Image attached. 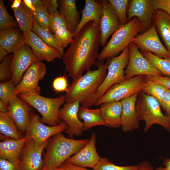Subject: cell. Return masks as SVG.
Masks as SVG:
<instances>
[{
    "label": "cell",
    "instance_id": "44",
    "mask_svg": "<svg viewBox=\"0 0 170 170\" xmlns=\"http://www.w3.org/2000/svg\"><path fill=\"white\" fill-rule=\"evenodd\" d=\"M43 8L45 9L49 15L55 13L59 12L58 10L59 8L58 0H42Z\"/></svg>",
    "mask_w": 170,
    "mask_h": 170
},
{
    "label": "cell",
    "instance_id": "17",
    "mask_svg": "<svg viewBox=\"0 0 170 170\" xmlns=\"http://www.w3.org/2000/svg\"><path fill=\"white\" fill-rule=\"evenodd\" d=\"M80 104L79 100L65 102L59 110V117L67 124L68 128L65 132L70 138L72 139L74 136H81L84 131L83 123L78 116Z\"/></svg>",
    "mask_w": 170,
    "mask_h": 170
},
{
    "label": "cell",
    "instance_id": "28",
    "mask_svg": "<svg viewBox=\"0 0 170 170\" xmlns=\"http://www.w3.org/2000/svg\"><path fill=\"white\" fill-rule=\"evenodd\" d=\"M78 116L83 121L84 131L97 126L107 127L102 117L100 108L93 109L80 106Z\"/></svg>",
    "mask_w": 170,
    "mask_h": 170
},
{
    "label": "cell",
    "instance_id": "39",
    "mask_svg": "<svg viewBox=\"0 0 170 170\" xmlns=\"http://www.w3.org/2000/svg\"><path fill=\"white\" fill-rule=\"evenodd\" d=\"M49 16L44 8H38L34 12L33 18V21L40 26L51 33L49 26Z\"/></svg>",
    "mask_w": 170,
    "mask_h": 170
},
{
    "label": "cell",
    "instance_id": "31",
    "mask_svg": "<svg viewBox=\"0 0 170 170\" xmlns=\"http://www.w3.org/2000/svg\"><path fill=\"white\" fill-rule=\"evenodd\" d=\"M144 57L162 74L170 76V59L158 57L149 51L141 50Z\"/></svg>",
    "mask_w": 170,
    "mask_h": 170
},
{
    "label": "cell",
    "instance_id": "50",
    "mask_svg": "<svg viewBox=\"0 0 170 170\" xmlns=\"http://www.w3.org/2000/svg\"><path fill=\"white\" fill-rule=\"evenodd\" d=\"M34 7L36 9L38 8H43V3L41 0H31Z\"/></svg>",
    "mask_w": 170,
    "mask_h": 170
},
{
    "label": "cell",
    "instance_id": "13",
    "mask_svg": "<svg viewBox=\"0 0 170 170\" xmlns=\"http://www.w3.org/2000/svg\"><path fill=\"white\" fill-rule=\"evenodd\" d=\"M141 50L154 53L161 58L170 59V54L159 37L155 24L143 33L136 35L132 40Z\"/></svg>",
    "mask_w": 170,
    "mask_h": 170
},
{
    "label": "cell",
    "instance_id": "46",
    "mask_svg": "<svg viewBox=\"0 0 170 170\" xmlns=\"http://www.w3.org/2000/svg\"><path fill=\"white\" fill-rule=\"evenodd\" d=\"M147 76L149 80L159 83L170 90V76L151 75Z\"/></svg>",
    "mask_w": 170,
    "mask_h": 170
},
{
    "label": "cell",
    "instance_id": "26",
    "mask_svg": "<svg viewBox=\"0 0 170 170\" xmlns=\"http://www.w3.org/2000/svg\"><path fill=\"white\" fill-rule=\"evenodd\" d=\"M102 11L103 7L100 1L94 0H86L84 8L81 11L82 16L73 35L74 37L88 22L94 21L100 22Z\"/></svg>",
    "mask_w": 170,
    "mask_h": 170
},
{
    "label": "cell",
    "instance_id": "52",
    "mask_svg": "<svg viewBox=\"0 0 170 170\" xmlns=\"http://www.w3.org/2000/svg\"><path fill=\"white\" fill-rule=\"evenodd\" d=\"M8 53L7 51L0 46V61L2 62L7 56Z\"/></svg>",
    "mask_w": 170,
    "mask_h": 170
},
{
    "label": "cell",
    "instance_id": "34",
    "mask_svg": "<svg viewBox=\"0 0 170 170\" xmlns=\"http://www.w3.org/2000/svg\"><path fill=\"white\" fill-rule=\"evenodd\" d=\"M122 25L128 22L127 11L129 0H108Z\"/></svg>",
    "mask_w": 170,
    "mask_h": 170
},
{
    "label": "cell",
    "instance_id": "22",
    "mask_svg": "<svg viewBox=\"0 0 170 170\" xmlns=\"http://www.w3.org/2000/svg\"><path fill=\"white\" fill-rule=\"evenodd\" d=\"M31 139L26 136L19 139L7 138L0 142V158L19 164L22 149Z\"/></svg>",
    "mask_w": 170,
    "mask_h": 170
},
{
    "label": "cell",
    "instance_id": "38",
    "mask_svg": "<svg viewBox=\"0 0 170 170\" xmlns=\"http://www.w3.org/2000/svg\"><path fill=\"white\" fill-rule=\"evenodd\" d=\"M15 85L11 80L0 83V100L8 106L14 94Z\"/></svg>",
    "mask_w": 170,
    "mask_h": 170
},
{
    "label": "cell",
    "instance_id": "30",
    "mask_svg": "<svg viewBox=\"0 0 170 170\" xmlns=\"http://www.w3.org/2000/svg\"><path fill=\"white\" fill-rule=\"evenodd\" d=\"M12 10L21 31L23 32L32 31L34 22V12L25 5L23 0L19 8Z\"/></svg>",
    "mask_w": 170,
    "mask_h": 170
},
{
    "label": "cell",
    "instance_id": "43",
    "mask_svg": "<svg viewBox=\"0 0 170 170\" xmlns=\"http://www.w3.org/2000/svg\"><path fill=\"white\" fill-rule=\"evenodd\" d=\"M155 10H161L166 12L170 17V0H152Z\"/></svg>",
    "mask_w": 170,
    "mask_h": 170
},
{
    "label": "cell",
    "instance_id": "20",
    "mask_svg": "<svg viewBox=\"0 0 170 170\" xmlns=\"http://www.w3.org/2000/svg\"><path fill=\"white\" fill-rule=\"evenodd\" d=\"M8 107V112L19 130L21 133L26 132L29 124L32 107L16 95L11 98Z\"/></svg>",
    "mask_w": 170,
    "mask_h": 170
},
{
    "label": "cell",
    "instance_id": "35",
    "mask_svg": "<svg viewBox=\"0 0 170 170\" xmlns=\"http://www.w3.org/2000/svg\"><path fill=\"white\" fill-rule=\"evenodd\" d=\"M11 27H19L16 20L8 12L3 0H0V29L3 30Z\"/></svg>",
    "mask_w": 170,
    "mask_h": 170
},
{
    "label": "cell",
    "instance_id": "6",
    "mask_svg": "<svg viewBox=\"0 0 170 170\" xmlns=\"http://www.w3.org/2000/svg\"><path fill=\"white\" fill-rule=\"evenodd\" d=\"M18 96L35 109L41 115V121L50 126L59 124L61 122L59 116L60 106L65 102V96L49 98L39 94L23 93Z\"/></svg>",
    "mask_w": 170,
    "mask_h": 170
},
{
    "label": "cell",
    "instance_id": "48",
    "mask_svg": "<svg viewBox=\"0 0 170 170\" xmlns=\"http://www.w3.org/2000/svg\"><path fill=\"white\" fill-rule=\"evenodd\" d=\"M54 170H94L87 169L85 168L77 166L66 162H65Z\"/></svg>",
    "mask_w": 170,
    "mask_h": 170
},
{
    "label": "cell",
    "instance_id": "41",
    "mask_svg": "<svg viewBox=\"0 0 170 170\" xmlns=\"http://www.w3.org/2000/svg\"><path fill=\"white\" fill-rule=\"evenodd\" d=\"M63 26L67 27L64 18L59 12L50 15L49 26L52 34H54L58 28Z\"/></svg>",
    "mask_w": 170,
    "mask_h": 170
},
{
    "label": "cell",
    "instance_id": "47",
    "mask_svg": "<svg viewBox=\"0 0 170 170\" xmlns=\"http://www.w3.org/2000/svg\"><path fill=\"white\" fill-rule=\"evenodd\" d=\"M0 170H19V164L0 158Z\"/></svg>",
    "mask_w": 170,
    "mask_h": 170
},
{
    "label": "cell",
    "instance_id": "36",
    "mask_svg": "<svg viewBox=\"0 0 170 170\" xmlns=\"http://www.w3.org/2000/svg\"><path fill=\"white\" fill-rule=\"evenodd\" d=\"M138 165L120 166L116 165L105 158H101L93 169L94 170H138Z\"/></svg>",
    "mask_w": 170,
    "mask_h": 170
},
{
    "label": "cell",
    "instance_id": "4",
    "mask_svg": "<svg viewBox=\"0 0 170 170\" xmlns=\"http://www.w3.org/2000/svg\"><path fill=\"white\" fill-rule=\"evenodd\" d=\"M143 31L142 25L136 17L122 25L112 35L109 42L99 54L98 60H102L116 56L128 47L138 33Z\"/></svg>",
    "mask_w": 170,
    "mask_h": 170
},
{
    "label": "cell",
    "instance_id": "1",
    "mask_svg": "<svg viewBox=\"0 0 170 170\" xmlns=\"http://www.w3.org/2000/svg\"><path fill=\"white\" fill-rule=\"evenodd\" d=\"M100 37V22L91 21L74 37L62 56L66 71L73 80L78 79L95 64Z\"/></svg>",
    "mask_w": 170,
    "mask_h": 170
},
{
    "label": "cell",
    "instance_id": "11",
    "mask_svg": "<svg viewBox=\"0 0 170 170\" xmlns=\"http://www.w3.org/2000/svg\"><path fill=\"white\" fill-rule=\"evenodd\" d=\"M49 139L39 144L31 139L24 146L19 162V170H41L44 166L42 154Z\"/></svg>",
    "mask_w": 170,
    "mask_h": 170
},
{
    "label": "cell",
    "instance_id": "27",
    "mask_svg": "<svg viewBox=\"0 0 170 170\" xmlns=\"http://www.w3.org/2000/svg\"><path fill=\"white\" fill-rule=\"evenodd\" d=\"M153 19L157 32L170 54V17L165 11L157 10L154 14Z\"/></svg>",
    "mask_w": 170,
    "mask_h": 170
},
{
    "label": "cell",
    "instance_id": "21",
    "mask_svg": "<svg viewBox=\"0 0 170 170\" xmlns=\"http://www.w3.org/2000/svg\"><path fill=\"white\" fill-rule=\"evenodd\" d=\"M139 93L121 101L122 105V129L123 132H132L139 127V121L136 111V105Z\"/></svg>",
    "mask_w": 170,
    "mask_h": 170
},
{
    "label": "cell",
    "instance_id": "55",
    "mask_svg": "<svg viewBox=\"0 0 170 170\" xmlns=\"http://www.w3.org/2000/svg\"><path fill=\"white\" fill-rule=\"evenodd\" d=\"M23 1L25 5L33 12L35 11L36 9L34 7L31 0H23Z\"/></svg>",
    "mask_w": 170,
    "mask_h": 170
},
{
    "label": "cell",
    "instance_id": "32",
    "mask_svg": "<svg viewBox=\"0 0 170 170\" xmlns=\"http://www.w3.org/2000/svg\"><path fill=\"white\" fill-rule=\"evenodd\" d=\"M32 31L47 44L56 49L63 56L64 48L57 42L53 34L42 28L34 21Z\"/></svg>",
    "mask_w": 170,
    "mask_h": 170
},
{
    "label": "cell",
    "instance_id": "12",
    "mask_svg": "<svg viewBox=\"0 0 170 170\" xmlns=\"http://www.w3.org/2000/svg\"><path fill=\"white\" fill-rule=\"evenodd\" d=\"M46 72V67L42 62L32 65L25 72L20 82L15 86L14 95H18L23 93L40 94L39 82L44 78Z\"/></svg>",
    "mask_w": 170,
    "mask_h": 170
},
{
    "label": "cell",
    "instance_id": "18",
    "mask_svg": "<svg viewBox=\"0 0 170 170\" xmlns=\"http://www.w3.org/2000/svg\"><path fill=\"white\" fill-rule=\"evenodd\" d=\"M96 142V134L92 133L86 145L66 162L79 167L93 169L101 158L97 151Z\"/></svg>",
    "mask_w": 170,
    "mask_h": 170
},
{
    "label": "cell",
    "instance_id": "42",
    "mask_svg": "<svg viewBox=\"0 0 170 170\" xmlns=\"http://www.w3.org/2000/svg\"><path fill=\"white\" fill-rule=\"evenodd\" d=\"M69 86L67 77L65 75L56 77L54 80L52 84L53 88L56 93L63 92L66 93Z\"/></svg>",
    "mask_w": 170,
    "mask_h": 170
},
{
    "label": "cell",
    "instance_id": "23",
    "mask_svg": "<svg viewBox=\"0 0 170 170\" xmlns=\"http://www.w3.org/2000/svg\"><path fill=\"white\" fill-rule=\"evenodd\" d=\"M25 43L23 32L20 27H11L0 31V46L8 54H13Z\"/></svg>",
    "mask_w": 170,
    "mask_h": 170
},
{
    "label": "cell",
    "instance_id": "3",
    "mask_svg": "<svg viewBox=\"0 0 170 170\" xmlns=\"http://www.w3.org/2000/svg\"><path fill=\"white\" fill-rule=\"evenodd\" d=\"M88 140L87 139L76 140L67 138L62 133L54 136L47 146L44 166L55 169L83 147Z\"/></svg>",
    "mask_w": 170,
    "mask_h": 170
},
{
    "label": "cell",
    "instance_id": "45",
    "mask_svg": "<svg viewBox=\"0 0 170 170\" xmlns=\"http://www.w3.org/2000/svg\"><path fill=\"white\" fill-rule=\"evenodd\" d=\"M160 105L165 111V115L170 119V90H166Z\"/></svg>",
    "mask_w": 170,
    "mask_h": 170
},
{
    "label": "cell",
    "instance_id": "10",
    "mask_svg": "<svg viewBox=\"0 0 170 170\" xmlns=\"http://www.w3.org/2000/svg\"><path fill=\"white\" fill-rule=\"evenodd\" d=\"M129 47V60L125 70V80L142 75L163 76V74L144 57L135 44L131 42Z\"/></svg>",
    "mask_w": 170,
    "mask_h": 170
},
{
    "label": "cell",
    "instance_id": "15",
    "mask_svg": "<svg viewBox=\"0 0 170 170\" xmlns=\"http://www.w3.org/2000/svg\"><path fill=\"white\" fill-rule=\"evenodd\" d=\"M25 43L29 45L39 61L54 62L62 57L54 48L48 45L32 31L24 32Z\"/></svg>",
    "mask_w": 170,
    "mask_h": 170
},
{
    "label": "cell",
    "instance_id": "25",
    "mask_svg": "<svg viewBox=\"0 0 170 170\" xmlns=\"http://www.w3.org/2000/svg\"><path fill=\"white\" fill-rule=\"evenodd\" d=\"M100 106L102 117L107 127L114 128L120 127L122 112L121 101L106 102Z\"/></svg>",
    "mask_w": 170,
    "mask_h": 170
},
{
    "label": "cell",
    "instance_id": "14",
    "mask_svg": "<svg viewBox=\"0 0 170 170\" xmlns=\"http://www.w3.org/2000/svg\"><path fill=\"white\" fill-rule=\"evenodd\" d=\"M10 66L11 81L15 85L21 81L27 70L32 65L39 61L30 47L25 44L13 54Z\"/></svg>",
    "mask_w": 170,
    "mask_h": 170
},
{
    "label": "cell",
    "instance_id": "54",
    "mask_svg": "<svg viewBox=\"0 0 170 170\" xmlns=\"http://www.w3.org/2000/svg\"><path fill=\"white\" fill-rule=\"evenodd\" d=\"M22 1V0L11 1L12 2V4L11 6V9H12L19 8L20 5Z\"/></svg>",
    "mask_w": 170,
    "mask_h": 170
},
{
    "label": "cell",
    "instance_id": "51",
    "mask_svg": "<svg viewBox=\"0 0 170 170\" xmlns=\"http://www.w3.org/2000/svg\"><path fill=\"white\" fill-rule=\"evenodd\" d=\"M162 164L165 166L162 167V170H170V158H164Z\"/></svg>",
    "mask_w": 170,
    "mask_h": 170
},
{
    "label": "cell",
    "instance_id": "16",
    "mask_svg": "<svg viewBox=\"0 0 170 170\" xmlns=\"http://www.w3.org/2000/svg\"><path fill=\"white\" fill-rule=\"evenodd\" d=\"M156 11L152 0H129L127 11L128 22L137 17L142 24L144 32L152 26Z\"/></svg>",
    "mask_w": 170,
    "mask_h": 170
},
{
    "label": "cell",
    "instance_id": "49",
    "mask_svg": "<svg viewBox=\"0 0 170 170\" xmlns=\"http://www.w3.org/2000/svg\"><path fill=\"white\" fill-rule=\"evenodd\" d=\"M138 165L139 167L138 170H162V167L155 169L151 164L147 161H143Z\"/></svg>",
    "mask_w": 170,
    "mask_h": 170
},
{
    "label": "cell",
    "instance_id": "37",
    "mask_svg": "<svg viewBox=\"0 0 170 170\" xmlns=\"http://www.w3.org/2000/svg\"><path fill=\"white\" fill-rule=\"evenodd\" d=\"M53 34L57 42L63 48L70 44L74 38L73 34L67 27L64 26L58 28Z\"/></svg>",
    "mask_w": 170,
    "mask_h": 170
},
{
    "label": "cell",
    "instance_id": "56",
    "mask_svg": "<svg viewBox=\"0 0 170 170\" xmlns=\"http://www.w3.org/2000/svg\"><path fill=\"white\" fill-rule=\"evenodd\" d=\"M41 170H54V169H52L44 166L42 168Z\"/></svg>",
    "mask_w": 170,
    "mask_h": 170
},
{
    "label": "cell",
    "instance_id": "29",
    "mask_svg": "<svg viewBox=\"0 0 170 170\" xmlns=\"http://www.w3.org/2000/svg\"><path fill=\"white\" fill-rule=\"evenodd\" d=\"M0 132L1 134L15 139L23 137L8 112H0Z\"/></svg>",
    "mask_w": 170,
    "mask_h": 170
},
{
    "label": "cell",
    "instance_id": "7",
    "mask_svg": "<svg viewBox=\"0 0 170 170\" xmlns=\"http://www.w3.org/2000/svg\"><path fill=\"white\" fill-rule=\"evenodd\" d=\"M148 80L147 76L139 75L116 84L110 87L95 103L97 106L106 102L119 101L143 90Z\"/></svg>",
    "mask_w": 170,
    "mask_h": 170
},
{
    "label": "cell",
    "instance_id": "2",
    "mask_svg": "<svg viewBox=\"0 0 170 170\" xmlns=\"http://www.w3.org/2000/svg\"><path fill=\"white\" fill-rule=\"evenodd\" d=\"M110 59L105 63L104 60H98L95 65L97 69L87 71L78 79L73 80L65 95V102L79 100L84 107L89 108L94 105L99 88L107 75Z\"/></svg>",
    "mask_w": 170,
    "mask_h": 170
},
{
    "label": "cell",
    "instance_id": "8",
    "mask_svg": "<svg viewBox=\"0 0 170 170\" xmlns=\"http://www.w3.org/2000/svg\"><path fill=\"white\" fill-rule=\"evenodd\" d=\"M129 57L128 46L119 55L110 59L107 68L108 72L99 88L95 99V103L112 86L125 80V69L128 64Z\"/></svg>",
    "mask_w": 170,
    "mask_h": 170
},
{
    "label": "cell",
    "instance_id": "24",
    "mask_svg": "<svg viewBox=\"0 0 170 170\" xmlns=\"http://www.w3.org/2000/svg\"><path fill=\"white\" fill-rule=\"evenodd\" d=\"M75 0H59L60 13L64 18L68 30L74 35L79 23L80 13L77 9Z\"/></svg>",
    "mask_w": 170,
    "mask_h": 170
},
{
    "label": "cell",
    "instance_id": "19",
    "mask_svg": "<svg viewBox=\"0 0 170 170\" xmlns=\"http://www.w3.org/2000/svg\"><path fill=\"white\" fill-rule=\"evenodd\" d=\"M103 7L100 22V45L104 47L109 36L122 25L108 0L100 1Z\"/></svg>",
    "mask_w": 170,
    "mask_h": 170
},
{
    "label": "cell",
    "instance_id": "33",
    "mask_svg": "<svg viewBox=\"0 0 170 170\" xmlns=\"http://www.w3.org/2000/svg\"><path fill=\"white\" fill-rule=\"evenodd\" d=\"M167 89L160 83L148 79L142 91L155 98L160 105L165 92Z\"/></svg>",
    "mask_w": 170,
    "mask_h": 170
},
{
    "label": "cell",
    "instance_id": "40",
    "mask_svg": "<svg viewBox=\"0 0 170 170\" xmlns=\"http://www.w3.org/2000/svg\"><path fill=\"white\" fill-rule=\"evenodd\" d=\"M13 56V54L8 55L0 63V82H5L11 79L12 74L10 66Z\"/></svg>",
    "mask_w": 170,
    "mask_h": 170
},
{
    "label": "cell",
    "instance_id": "9",
    "mask_svg": "<svg viewBox=\"0 0 170 170\" xmlns=\"http://www.w3.org/2000/svg\"><path fill=\"white\" fill-rule=\"evenodd\" d=\"M68 126L64 121L54 126L45 125L39 117L34 111H31L29 124L25 136L30 137L36 143L41 144L49 139L58 133L65 132Z\"/></svg>",
    "mask_w": 170,
    "mask_h": 170
},
{
    "label": "cell",
    "instance_id": "53",
    "mask_svg": "<svg viewBox=\"0 0 170 170\" xmlns=\"http://www.w3.org/2000/svg\"><path fill=\"white\" fill-rule=\"evenodd\" d=\"M0 112H8V107L3 101L0 100Z\"/></svg>",
    "mask_w": 170,
    "mask_h": 170
},
{
    "label": "cell",
    "instance_id": "5",
    "mask_svg": "<svg viewBox=\"0 0 170 170\" xmlns=\"http://www.w3.org/2000/svg\"><path fill=\"white\" fill-rule=\"evenodd\" d=\"M136 108L139 121L144 122V131L147 132L154 124L162 126L170 133V119L162 112L158 101L142 91L139 93Z\"/></svg>",
    "mask_w": 170,
    "mask_h": 170
}]
</instances>
